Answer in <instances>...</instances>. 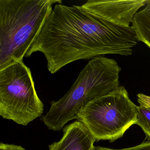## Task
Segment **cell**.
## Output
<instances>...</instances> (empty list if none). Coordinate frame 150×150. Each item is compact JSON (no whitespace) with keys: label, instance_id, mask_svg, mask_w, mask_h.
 Segmentation results:
<instances>
[{"label":"cell","instance_id":"6da1fadb","mask_svg":"<svg viewBox=\"0 0 150 150\" xmlns=\"http://www.w3.org/2000/svg\"><path fill=\"white\" fill-rule=\"evenodd\" d=\"M137 38L131 26L110 23L83 8L57 4L45 20L39 34L25 55L40 52L54 74L80 59L107 54L132 55Z\"/></svg>","mask_w":150,"mask_h":150},{"label":"cell","instance_id":"30bf717a","mask_svg":"<svg viewBox=\"0 0 150 150\" xmlns=\"http://www.w3.org/2000/svg\"><path fill=\"white\" fill-rule=\"evenodd\" d=\"M96 150H150V140L143 142L142 144L129 148L120 149H114L103 146H97Z\"/></svg>","mask_w":150,"mask_h":150},{"label":"cell","instance_id":"3957f363","mask_svg":"<svg viewBox=\"0 0 150 150\" xmlns=\"http://www.w3.org/2000/svg\"><path fill=\"white\" fill-rule=\"evenodd\" d=\"M121 67L113 59L96 57L89 60L67 93L52 101L41 120L49 129L59 131L68 122L76 119L80 109L89 101L118 88Z\"/></svg>","mask_w":150,"mask_h":150},{"label":"cell","instance_id":"8992f818","mask_svg":"<svg viewBox=\"0 0 150 150\" xmlns=\"http://www.w3.org/2000/svg\"><path fill=\"white\" fill-rule=\"evenodd\" d=\"M150 3L148 0H88L81 6L110 23L127 28L138 10Z\"/></svg>","mask_w":150,"mask_h":150},{"label":"cell","instance_id":"8fae6325","mask_svg":"<svg viewBox=\"0 0 150 150\" xmlns=\"http://www.w3.org/2000/svg\"><path fill=\"white\" fill-rule=\"evenodd\" d=\"M137 101L139 105L150 109V96L143 93L137 95Z\"/></svg>","mask_w":150,"mask_h":150},{"label":"cell","instance_id":"7c38bea8","mask_svg":"<svg viewBox=\"0 0 150 150\" xmlns=\"http://www.w3.org/2000/svg\"><path fill=\"white\" fill-rule=\"evenodd\" d=\"M0 150H26L21 146L13 144H0Z\"/></svg>","mask_w":150,"mask_h":150},{"label":"cell","instance_id":"7a4b0ae2","mask_svg":"<svg viewBox=\"0 0 150 150\" xmlns=\"http://www.w3.org/2000/svg\"><path fill=\"white\" fill-rule=\"evenodd\" d=\"M61 0H0V70L23 61L54 4Z\"/></svg>","mask_w":150,"mask_h":150},{"label":"cell","instance_id":"5b68a950","mask_svg":"<svg viewBox=\"0 0 150 150\" xmlns=\"http://www.w3.org/2000/svg\"><path fill=\"white\" fill-rule=\"evenodd\" d=\"M43 111L31 71L23 61L0 70V115L3 118L26 126Z\"/></svg>","mask_w":150,"mask_h":150},{"label":"cell","instance_id":"9c48e42d","mask_svg":"<svg viewBox=\"0 0 150 150\" xmlns=\"http://www.w3.org/2000/svg\"><path fill=\"white\" fill-rule=\"evenodd\" d=\"M137 121L136 125L141 127L146 137L150 140V109L142 106H136Z\"/></svg>","mask_w":150,"mask_h":150},{"label":"cell","instance_id":"ba28073f","mask_svg":"<svg viewBox=\"0 0 150 150\" xmlns=\"http://www.w3.org/2000/svg\"><path fill=\"white\" fill-rule=\"evenodd\" d=\"M132 24L137 41L142 42L150 49V3L136 14Z\"/></svg>","mask_w":150,"mask_h":150},{"label":"cell","instance_id":"277c9868","mask_svg":"<svg viewBox=\"0 0 150 150\" xmlns=\"http://www.w3.org/2000/svg\"><path fill=\"white\" fill-rule=\"evenodd\" d=\"M136 106L122 86L89 101L80 109L76 119L85 125L96 141L112 143L137 123Z\"/></svg>","mask_w":150,"mask_h":150},{"label":"cell","instance_id":"52a82bcc","mask_svg":"<svg viewBox=\"0 0 150 150\" xmlns=\"http://www.w3.org/2000/svg\"><path fill=\"white\" fill-rule=\"evenodd\" d=\"M63 131L61 139L50 145L49 150H96L95 139L80 121L65 126Z\"/></svg>","mask_w":150,"mask_h":150}]
</instances>
